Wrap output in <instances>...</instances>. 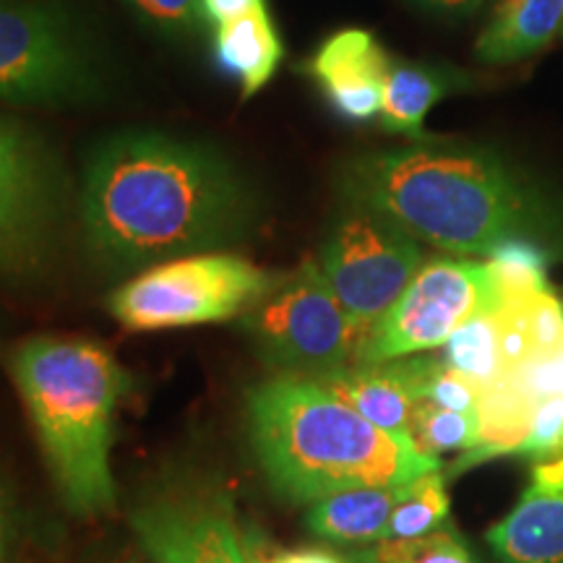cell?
<instances>
[{"label":"cell","mask_w":563,"mask_h":563,"mask_svg":"<svg viewBox=\"0 0 563 563\" xmlns=\"http://www.w3.org/2000/svg\"><path fill=\"white\" fill-rule=\"evenodd\" d=\"M89 251L118 272L243 241L262 194L217 146L162 131H121L91 150L81 175Z\"/></svg>","instance_id":"6da1fadb"},{"label":"cell","mask_w":563,"mask_h":563,"mask_svg":"<svg viewBox=\"0 0 563 563\" xmlns=\"http://www.w3.org/2000/svg\"><path fill=\"white\" fill-rule=\"evenodd\" d=\"M340 191L399 224L420 243L456 256H493L522 241L530 203L493 154L460 144H410L342 167Z\"/></svg>","instance_id":"7a4b0ae2"},{"label":"cell","mask_w":563,"mask_h":563,"mask_svg":"<svg viewBox=\"0 0 563 563\" xmlns=\"http://www.w3.org/2000/svg\"><path fill=\"white\" fill-rule=\"evenodd\" d=\"M258 467L279 498L316 504L365 485H399L441 470V460L384 433L316 378L279 376L245 397Z\"/></svg>","instance_id":"3957f363"},{"label":"cell","mask_w":563,"mask_h":563,"mask_svg":"<svg viewBox=\"0 0 563 563\" xmlns=\"http://www.w3.org/2000/svg\"><path fill=\"white\" fill-rule=\"evenodd\" d=\"M9 363L63 504L76 517L110 514V452L129 373L102 344L58 334L19 342Z\"/></svg>","instance_id":"277c9868"},{"label":"cell","mask_w":563,"mask_h":563,"mask_svg":"<svg viewBox=\"0 0 563 563\" xmlns=\"http://www.w3.org/2000/svg\"><path fill=\"white\" fill-rule=\"evenodd\" d=\"M279 279L238 253H194L136 274L110 295L108 308L133 332L199 327L245 316Z\"/></svg>","instance_id":"5b68a950"},{"label":"cell","mask_w":563,"mask_h":563,"mask_svg":"<svg viewBox=\"0 0 563 563\" xmlns=\"http://www.w3.org/2000/svg\"><path fill=\"white\" fill-rule=\"evenodd\" d=\"M100 89L95 47L58 3L0 0V102L70 108Z\"/></svg>","instance_id":"8992f818"},{"label":"cell","mask_w":563,"mask_h":563,"mask_svg":"<svg viewBox=\"0 0 563 563\" xmlns=\"http://www.w3.org/2000/svg\"><path fill=\"white\" fill-rule=\"evenodd\" d=\"M245 329L264 361L290 376H332L357 365L363 347L361 329L344 311L313 256L285 274L245 313Z\"/></svg>","instance_id":"52a82bcc"},{"label":"cell","mask_w":563,"mask_h":563,"mask_svg":"<svg viewBox=\"0 0 563 563\" xmlns=\"http://www.w3.org/2000/svg\"><path fill=\"white\" fill-rule=\"evenodd\" d=\"M316 262L365 342L428 258L418 238L399 224L378 211L347 203Z\"/></svg>","instance_id":"ba28073f"},{"label":"cell","mask_w":563,"mask_h":563,"mask_svg":"<svg viewBox=\"0 0 563 563\" xmlns=\"http://www.w3.org/2000/svg\"><path fill=\"white\" fill-rule=\"evenodd\" d=\"M496 306L488 262L431 258L365 336L357 365L441 350L467 321Z\"/></svg>","instance_id":"9c48e42d"},{"label":"cell","mask_w":563,"mask_h":563,"mask_svg":"<svg viewBox=\"0 0 563 563\" xmlns=\"http://www.w3.org/2000/svg\"><path fill=\"white\" fill-rule=\"evenodd\" d=\"M66 183L47 141L0 115V274H26L45 258L63 214Z\"/></svg>","instance_id":"30bf717a"},{"label":"cell","mask_w":563,"mask_h":563,"mask_svg":"<svg viewBox=\"0 0 563 563\" xmlns=\"http://www.w3.org/2000/svg\"><path fill=\"white\" fill-rule=\"evenodd\" d=\"M129 519L152 563H251L232 496L217 485L159 488Z\"/></svg>","instance_id":"8fae6325"},{"label":"cell","mask_w":563,"mask_h":563,"mask_svg":"<svg viewBox=\"0 0 563 563\" xmlns=\"http://www.w3.org/2000/svg\"><path fill=\"white\" fill-rule=\"evenodd\" d=\"M561 386V355L555 361L530 363L517 371H506L496 382L485 384L477 399V426L481 439L473 452L462 454L452 475L475 467L493 456H522L530 439L534 415L545 394Z\"/></svg>","instance_id":"7c38bea8"},{"label":"cell","mask_w":563,"mask_h":563,"mask_svg":"<svg viewBox=\"0 0 563 563\" xmlns=\"http://www.w3.org/2000/svg\"><path fill=\"white\" fill-rule=\"evenodd\" d=\"M391 55L368 30H342L321 42L308 60V76L323 91L336 115L350 123H371L384 102Z\"/></svg>","instance_id":"4fadbf2b"},{"label":"cell","mask_w":563,"mask_h":563,"mask_svg":"<svg viewBox=\"0 0 563 563\" xmlns=\"http://www.w3.org/2000/svg\"><path fill=\"white\" fill-rule=\"evenodd\" d=\"M485 538L501 563H563V452L532 462L517 506Z\"/></svg>","instance_id":"5bb4252c"},{"label":"cell","mask_w":563,"mask_h":563,"mask_svg":"<svg viewBox=\"0 0 563 563\" xmlns=\"http://www.w3.org/2000/svg\"><path fill=\"white\" fill-rule=\"evenodd\" d=\"M344 405L399 441H410V415L418 402L405 357L389 363L350 365L332 376L316 378Z\"/></svg>","instance_id":"9a60e30c"},{"label":"cell","mask_w":563,"mask_h":563,"mask_svg":"<svg viewBox=\"0 0 563 563\" xmlns=\"http://www.w3.org/2000/svg\"><path fill=\"white\" fill-rule=\"evenodd\" d=\"M405 485H365L321 498L308 509V530L316 538L342 545L382 543L391 514L402 501Z\"/></svg>","instance_id":"2e32d148"},{"label":"cell","mask_w":563,"mask_h":563,"mask_svg":"<svg viewBox=\"0 0 563 563\" xmlns=\"http://www.w3.org/2000/svg\"><path fill=\"white\" fill-rule=\"evenodd\" d=\"M462 84H467V76L454 68L439 66V63L391 58L378 123L384 131L397 133V136L422 139L426 136L422 123L428 112Z\"/></svg>","instance_id":"e0dca14e"},{"label":"cell","mask_w":563,"mask_h":563,"mask_svg":"<svg viewBox=\"0 0 563 563\" xmlns=\"http://www.w3.org/2000/svg\"><path fill=\"white\" fill-rule=\"evenodd\" d=\"M211 47H214L217 66L241 87L243 100L256 97L272 81L285 58V42L269 9H258L249 16L217 26Z\"/></svg>","instance_id":"ac0fdd59"},{"label":"cell","mask_w":563,"mask_h":563,"mask_svg":"<svg viewBox=\"0 0 563 563\" xmlns=\"http://www.w3.org/2000/svg\"><path fill=\"white\" fill-rule=\"evenodd\" d=\"M561 24L563 0H501L475 42V58L485 66L525 60L543 51Z\"/></svg>","instance_id":"d6986e66"},{"label":"cell","mask_w":563,"mask_h":563,"mask_svg":"<svg viewBox=\"0 0 563 563\" xmlns=\"http://www.w3.org/2000/svg\"><path fill=\"white\" fill-rule=\"evenodd\" d=\"M441 357L460 371L462 376L473 378L475 384H490L506 371L501 352V329L496 313L485 311L467 321L452 340L441 347Z\"/></svg>","instance_id":"ffe728a7"},{"label":"cell","mask_w":563,"mask_h":563,"mask_svg":"<svg viewBox=\"0 0 563 563\" xmlns=\"http://www.w3.org/2000/svg\"><path fill=\"white\" fill-rule=\"evenodd\" d=\"M449 509H452V501H449L446 477L441 475V470L415 477L405 485L402 501L391 514L384 540H410L441 530L449 525Z\"/></svg>","instance_id":"44dd1931"},{"label":"cell","mask_w":563,"mask_h":563,"mask_svg":"<svg viewBox=\"0 0 563 563\" xmlns=\"http://www.w3.org/2000/svg\"><path fill=\"white\" fill-rule=\"evenodd\" d=\"M481 439L477 415L446 410L428 399H418L410 415V441L420 454L441 460L449 452H473Z\"/></svg>","instance_id":"7402d4cb"},{"label":"cell","mask_w":563,"mask_h":563,"mask_svg":"<svg viewBox=\"0 0 563 563\" xmlns=\"http://www.w3.org/2000/svg\"><path fill=\"white\" fill-rule=\"evenodd\" d=\"M361 563H477L452 525L410 540H384L357 555Z\"/></svg>","instance_id":"603a6c76"},{"label":"cell","mask_w":563,"mask_h":563,"mask_svg":"<svg viewBox=\"0 0 563 563\" xmlns=\"http://www.w3.org/2000/svg\"><path fill=\"white\" fill-rule=\"evenodd\" d=\"M121 3L129 5L133 16L154 32L173 40L196 37L207 26L199 0H121Z\"/></svg>","instance_id":"cb8c5ba5"},{"label":"cell","mask_w":563,"mask_h":563,"mask_svg":"<svg viewBox=\"0 0 563 563\" xmlns=\"http://www.w3.org/2000/svg\"><path fill=\"white\" fill-rule=\"evenodd\" d=\"M251 563H347L323 548H298V551H264L262 540H249Z\"/></svg>","instance_id":"d4e9b609"},{"label":"cell","mask_w":563,"mask_h":563,"mask_svg":"<svg viewBox=\"0 0 563 563\" xmlns=\"http://www.w3.org/2000/svg\"><path fill=\"white\" fill-rule=\"evenodd\" d=\"M19 548V527L16 509H13L11 488L5 483L3 470H0V563H16Z\"/></svg>","instance_id":"484cf974"},{"label":"cell","mask_w":563,"mask_h":563,"mask_svg":"<svg viewBox=\"0 0 563 563\" xmlns=\"http://www.w3.org/2000/svg\"><path fill=\"white\" fill-rule=\"evenodd\" d=\"M201 16L209 26H224L230 21H238L258 9H269L266 0H199Z\"/></svg>","instance_id":"4316f807"},{"label":"cell","mask_w":563,"mask_h":563,"mask_svg":"<svg viewBox=\"0 0 563 563\" xmlns=\"http://www.w3.org/2000/svg\"><path fill=\"white\" fill-rule=\"evenodd\" d=\"M407 3L422 11L443 13V16H462V13L475 11L483 0H407Z\"/></svg>","instance_id":"83f0119b"},{"label":"cell","mask_w":563,"mask_h":563,"mask_svg":"<svg viewBox=\"0 0 563 563\" xmlns=\"http://www.w3.org/2000/svg\"><path fill=\"white\" fill-rule=\"evenodd\" d=\"M561 391H563V352H561Z\"/></svg>","instance_id":"f1b7e54d"}]
</instances>
